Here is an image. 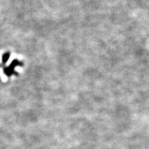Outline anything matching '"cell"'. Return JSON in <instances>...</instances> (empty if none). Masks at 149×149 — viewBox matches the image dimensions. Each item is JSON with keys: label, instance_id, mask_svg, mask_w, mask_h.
<instances>
[{"label": "cell", "instance_id": "obj_1", "mask_svg": "<svg viewBox=\"0 0 149 149\" xmlns=\"http://www.w3.org/2000/svg\"><path fill=\"white\" fill-rule=\"evenodd\" d=\"M23 65V63L21 61H19L17 59H15L11 62V65L8 67H4L3 69L4 73L6 74L8 77H10L14 74H17V73H16L15 71V68L17 66L22 67Z\"/></svg>", "mask_w": 149, "mask_h": 149}, {"label": "cell", "instance_id": "obj_2", "mask_svg": "<svg viewBox=\"0 0 149 149\" xmlns=\"http://www.w3.org/2000/svg\"><path fill=\"white\" fill-rule=\"evenodd\" d=\"M10 55H11V54L9 52H7L3 54L2 57V62L3 64H5L8 62V60H9V57H10Z\"/></svg>", "mask_w": 149, "mask_h": 149}, {"label": "cell", "instance_id": "obj_3", "mask_svg": "<svg viewBox=\"0 0 149 149\" xmlns=\"http://www.w3.org/2000/svg\"><path fill=\"white\" fill-rule=\"evenodd\" d=\"M0 67H1V65H0Z\"/></svg>", "mask_w": 149, "mask_h": 149}]
</instances>
